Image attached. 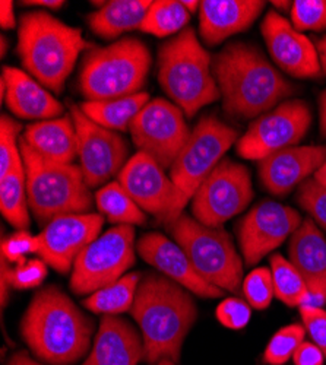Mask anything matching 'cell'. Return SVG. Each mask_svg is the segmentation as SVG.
I'll return each mask as SVG.
<instances>
[{
	"label": "cell",
	"mask_w": 326,
	"mask_h": 365,
	"mask_svg": "<svg viewBox=\"0 0 326 365\" xmlns=\"http://www.w3.org/2000/svg\"><path fill=\"white\" fill-rule=\"evenodd\" d=\"M131 313L142 331L146 362L180 359L185 339L198 317L195 299L186 288L164 275L146 273L138 285Z\"/></svg>",
	"instance_id": "6da1fadb"
},
{
	"label": "cell",
	"mask_w": 326,
	"mask_h": 365,
	"mask_svg": "<svg viewBox=\"0 0 326 365\" xmlns=\"http://www.w3.org/2000/svg\"><path fill=\"white\" fill-rule=\"evenodd\" d=\"M224 110L235 117L255 118L291 97L295 88L248 43H231L213 62Z\"/></svg>",
	"instance_id": "7a4b0ae2"
},
{
	"label": "cell",
	"mask_w": 326,
	"mask_h": 365,
	"mask_svg": "<svg viewBox=\"0 0 326 365\" xmlns=\"http://www.w3.org/2000/svg\"><path fill=\"white\" fill-rule=\"evenodd\" d=\"M24 342L40 361L50 365H72L91 345L94 322L58 288L39 291L19 324Z\"/></svg>",
	"instance_id": "3957f363"
},
{
	"label": "cell",
	"mask_w": 326,
	"mask_h": 365,
	"mask_svg": "<svg viewBox=\"0 0 326 365\" xmlns=\"http://www.w3.org/2000/svg\"><path fill=\"white\" fill-rule=\"evenodd\" d=\"M94 48L82 31L47 12H28L21 16L18 54L26 72L54 93H62L68 76L83 50Z\"/></svg>",
	"instance_id": "277c9868"
},
{
	"label": "cell",
	"mask_w": 326,
	"mask_h": 365,
	"mask_svg": "<svg viewBox=\"0 0 326 365\" xmlns=\"http://www.w3.org/2000/svg\"><path fill=\"white\" fill-rule=\"evenodd\" d=\"M158 81L164 93L188 117L221 98L211 57L192 28H185L161 46Z\"/></svg>",
	"instance_id": "5b68a950"
},
{
	"label": "cell",
	"mask_w": 326,
	"mask_h": 365,
	"mask_svg": "<svg viewBox=\"0 0 326 365\" xmlns=\"http://www.w3.org/2000/svg\"><path fill=\"white\" fill-rule=\"evenodd\" d=\"M19 150L26 173L28 205L43 227L53 220L73 214H88L93 195L81 167L49 161L19 139Z\"/></svg>",
	"instance_id": "8992f818"
},
{
	"label": "cell",
	"mask_w": 326,
	"mask_h": 365,
	"mask_svg": "<svg viewBox=\"0 0 326 365\" xmlns=\"http://www.w3.org/2000/svg\"><path fill=\"white\" fill-rule=\"evenodd\" d=\"M151 51L135 37H125L83 57L79 88L86 101H104L141 93L151 68Z\"/></svg>",
	"instance_id": "52a82bcc"
},
{
	"label": "cell",
	"mask_w": 326,
	"mask_h": 365,
	"mask_svg": "<svg viewBox=\"0 0 326 365\" xmlns=\"http://www.w3.org/2000/svg\"><path fill=\"white\" fill-rule=\"evenodd\" d=\"M168 231L206 282L223 291L240 295L243 262L224 228L203 225L195 218L182 214L168 225Z\"/></svg>",
	"instance_id": "ba28073f"
},
{
	"label": "cell",
	"mask_w": 326,
	"mask_h": 365,
	"mask_svg": "<svg viewBox=\"0 0 326 365\" xmlns=\"http://www.w3.org/2000/svg\"><path fill=\"white\" fill-rule=\"evenodd\" d=\"M239 132L215 115H203L170 168V178L179 189L183 203L193 197L203 180L223 161L237 142Z\"/></svg>",
	"instance_id": "9c48e42d"
},
{
	"label": "cell",
	"mask_w": 326,
	"mask_h": 365,
	"mask_svg": "<svg viewBox=\"0 0 326 365\" xmlns=\"http://www.w3.org/2000/svg\"><path fill=\"white\" fill-rule=\"evenodd\" d=\"M133 263L135 228L113 227L78 256L71 275V289L76 295H91L125 277Z\"/></svg>",
	"instance_id": "30bf717a"
},
{
	"label": "cell",
	"mask_w": 326,
	"mask_h": 365,
	"mask_svg": "<svg viewBox=\"0 0 326 365\" xmlns=\"http://www.w3.org/2000/svg\"><path fill=\"white\" fill-rule=\"evenodd\" d=\"M252 199L249 170L243 164L225 158L193 195L192 214L200 224L218 228L243 212Z\"/></svg>",
	"instance_id": "8fae6325"
},
{
	"label": "cell",
	"mask_w": 326,
	"mask_h": 365,
	"mask_svg": "<svg viewBox=\"0 0 326 365\" xmlns=\"http://www.w3.org/2000/svg\"><path fill=\"white\" fill-rule=\"evenodd\" d=\"M312 125V113L303 100H288L262 114L237 140V154L262 161L285 148L295 146Z\"/></svg>",
	"instance_id": "7c38bea8"
},
{
	"label": "cell",
	"mask_w": 326,
	"mask_h": 365,
	"mask_svg": "<svg viewBox=\"0 0 326 365\" xmlns=\"http://www.w3.org/2000/svg\"><path fill=\"white\" fill-rule=\"evenodd\" d=\"M129 132L138 150L156 160L163 170L171 168L190 136L183 110L164 98L148 103Z\"/></svg>",
	"instance_id": "4fadbf2b"
},
{
	"label": "cell",
	"mask_w": 326,
	"mask_h": 365,
	"mask_svg": "<svg viewBox=\"0 0 326 365\" xmlns=\"http://www.w3.org/2000/svg\"><path fill=\"white\" fill-rule=\"evenodd\" d=\"M118 182L143 212L170 225L183 214L182 195L160 164L143 152H136L118 173Z\"/></svg>",
	"instance_id": "5bb4252c"
},
{
	"label": "cell",
	"mask_w": 326,
	"mask_h": 365,
	"mask_svg": "<svg viewBox=\"0 0 326 365\" xmlns=\"http://www.w3.org/2000/svg\"><path fill=\"white\" fill-rule=\"evenodd\" d=\"M71 115L78 136V157L85 182L98 187L121 173L129 158V145L122 135L88 118L81 107L72 106Z\"/></svg>",
	"instance_id": "9a60e30c"
},
{
	"label": "cell",
	"mask_w": 326,
	"mask_h": 365,
	"mask_svg": "<svg viewBox=\"0 0 326 365\" xmlns=\"http://www.w3.org/2000/svg\"><path fill=\"white\" fill-rule=\"evenodd\" d=\"M302 217L295 209L274 200L256 205L239 224V242L248 266L260 262L278 249L302 225Z\"/></svg>",
	"instance_id": "2e32d148"
},
{
	"label": "cell",
	"mask_w": 326,
	"mask_h": 365,
	"mask_svg": "<svg viewBox=\"0 0 326 365\" xmlns=\"http://www.w3.org/2000/svg\"><path fill=\"white\" fill-rule=\"evenodd\" d=\"M103 224L104 217L93 212L58 217L37 235V255L54 270L68 273L78 256L100 237Z\"/></svg>",
	"instance_id": "e0dca14e"
},
{
	"label": "cell",
	"mask_w": 326,
	"mask_h": 365,
	"mask_svg": "<svg viewBox=\"0 0 326 365\" xmlns=\"http://www.w3.org/2000/svg\"><path fill=\"white\" fill-rule=\"evenodd\" d=\"M262 36L274 62L288 75L313 79L322 73L317 48L278 12L270 11L262 22Z\"/></svg>",
	"instance_id": "ac0fdd59"
},
{
	"label": "cell",
	"mask_w": 326,
	"mask_h": 365,
	"mask_svg": "<svg viewBox=\"0 0 326 365\" xmlns=\"http://www.w3.org/2000/svg\"><path fill=\"white\" fill-rule=\"evenodd\" d=\"M138 255L148 263L154 266L164 277L177 282L202 298H220L224 297L223 289L206 282L183 249L163 234L150 232L139 238L136 245Z\"/></svg>",
	"instance_id": "d6986e66"
},
{
	"label": "cell",
	"mask_w": 326,
	"mask_h": 365,
	"mask_svg": "<svg viewBox=\"0 0 326 365\" xmlns=\"http://www.w3.org/2000/svg\"><path fill=\"white\" fill-rule=\"evenodd\" d=\"M326 161V146H290L259 161L263 187L275 196L288 195Z\"/></svg>",
	"instance_id": "ffe728a7"
},
{
	"label": "cell",
	"mask_w": 326,
	"mask_h": 365,
	"mask_svg": "<svg viewBox=\"0 0 326 365\" xmlns=\"http://www.w3.org/2000/svg\"><path fill=\"white\" fill-rule=\"evenodd\" d=\"M265 5L260 0H203L199 8V31L203 41L217 46L246 31Z\"/></svg>",
	"instance_id": "44dd1931"
},
{
	"label": "cell",
	"mask_w": 326,
	"mask_h": 365,
	"mask_svg": "<svg viewBox=\"0 0 326 365\" xmlns=\"http://www.w3.org/2000/svg\"><path fill=\"white\" fill-rule=\"evenodd\" d=\"M288 255L307 285L309 301L326 302V240L310 218L291 235Z\"/></svg>",
	"instance_id": "7402d4cb"
},
{
	"label": "cell",
	"mask_w": 326,
	"mask_h": 365,
	"mask_svg": "<svg viewBox=\"0 0 326 365\" xmlns=\"http://www.w3.org/2000/svg\"><path fill=\"white\" fill-rule=\"evenodd\" d=\"M143 358V341L122 317L103 316L90 356L83 365H138Z\"/></svg>",
	"instance_id": "603a6c76"
},
{
	"label": "cell",
	"mask_w": 326,
	"mask_h": 365,
	"mask_svg": "<svg viewBox=\"0 0 326 365\" xmlns=\"http://www.w3.org/2000/svg\"><path fill=\"white\" fill-rule=\"evenodd\" d=\"M2 79L6 85L5 101L19 118L43 121L57 118L63 113V106L26 72L5 66Z\"/></svg>",
	"instance_id": "cb8c5ba5"
},
{
	"label": "cell",
	"mask_w": 326,
	"mask_h": 365,
	"mask_svg": "<svg viewBox=\"0 0 326 365\" xmlns=\"http://www.w3.org/2000/svg\"><path fill=\"white\" fill-rule=\"evenodd\" d=\"M22 139L39 155L53 163L72 164L78 157V136L72 115L29 125Z\"/></svg>",
	"instance_id": "d4e9b609"
},
{
	"label": "cell",
	"mask_w": 326,
	"mask_h": 365,
	"mask_svg": "<svg viewBox=\"0 0 326 365\" xmlns=\"http://www.w3.org/2000/svg\"><path fill=\"white\" fill-rule=\"evenodd\" d=\"M151 0H113L88 15V25L98 37L111 40L141 28Z\"/></svg>",
	"instance_id": "484cf974"
},
{
	"label": "cell",
	"mask_w": 326,
	"mask_h": 365,
	"mask_svg": "<svg viewBox=\"0 0 326 365\" xmlns=\"http://www.w3.org/2000/svg\"><path fill=\"white\" fill-rule=\"evenodd\" d=\"M150 101V94L141 91L138 94L122 98L85 101L79 107L82 113L88 118H91L94 123L114 132H125L131 128L132 121L141 113V110Z\"/></svg>",
	"instance_id": "4316f807"
},
{
	"label": "cell",
	"mask_w": 326,
	"mask_h": 365,
	"mask_svg": "<svg viewBox=\"0 0 326 365\" xmlns=\"http://www.w3.org/2000/svg\"><path fill=\"white\" fill-rule=\"evenodd\" d=\"M28 207L26 173L21 155L14 168L0 178V210L12 227L25 231L29 227Z\"/></svg>",
	"instance_id": "83f0119b"
},
{
	"label": "cell",
	"mask_w": 326,
	"mask_h": 365,
	"mask_svg": "<svg viewBox=\"0 0 326 365\" xmlns=\"http://www.w3.org/2000/svg\"><path fill=\"white\" fill-rule=\"evenodd\" d=\"M141 279L142 275L138 272L126 273L114 284L91 294L83 301V306L93 313L103 316H117L131 312Z\"/></svg>",
	"instance_id": "f1b7e54d"
},
{
	"label": "cell",
	"mask_w": 326,
	"mask_h": 365,
	"mask_svg": "<svg viewBox=\"0 0 326 365\" xmlns=\"http://www.w3.org/2000/svg\"><path fill=\"white\" fill-rule=\"evenodd\" d=\"M97 206L110 222L118 225H142L146 221L145 212L132 199L118 181H111L96 195Z\"/></svg>",
	"instance_id": "f546056e"
},
{
	"label": "cell",
	"mask_w": 326,
	"mask_h": 365,
	"mask_svg": "<svg viewBox=\"0 0 326 365\" xmlns=\"http://www.w3.org/2000/svg\"><path fill=\"white\" fill-rule=\"evenodd\" d=\"M190 19V12L182 2L175 0H157L146 12L141 31L156 37H168L182 33Z\"/></svg>",
	"instance_id": "4dcf8cb0"
},
{
	"label": "cell",
	"mask_w": 326,
	"mask_h": 365,
	"mask_svg": "<svg viewBox=\"0 0 326 365\" xmlns=\"http://www.w3.org/2000/svg\"><path fill=\"white\" fill-rule=\"evenodd\" d=\"M271 272L275 297L290 307H302L310 299V292L300 272L281 255L271 256Z\"/></svg>",
	"instance_id": "1f68e13d"
},
{
	"label": "cell",
	"mask_w": 326,
	"mask_h": 365,
	"mask_svg": "<svg viewBox=\"0 0 326 365\" xmlns=\"http://www.w3.org/2000/svg\"><path fill=\"white\" fill-rule=\"evenodd\" d=\"M305 334L306 329L302 324H290L280 329L265 349V362H268L270 365L285 364L305 342Z\"/></svg>",
	"instance_id": "d6a6232c"
},
{
	"label": "cell",
	"mask_w": 326,
	"mask_h": 365,
	"mask_svg": "<svg viewBox=\"0 0 326 365\" xmlns=\"http://www.w3.org/2000/svg\"><path fill=\"white\" fill-rule=\"evenodd\" d=\"M291 24L297 31H325L326 0H295L291 6Z\"/></svg>",
	"instance_id": "836d02e7"
},
{
	"label": "cell",
	"mask_w": 326,
	"mask_h": 365,
	"mask_svg": "<svg viewBox=\"0 0 326 365\" xmlns=\"http://www.w3.org/2000/svg\"><path fill=\"white\" fill-rule=\"evenodd\" d=\"M243 294L253 309L263 310L268 307L275 295L272 272L266 267L252 270L243 281Z\"/></svg>",
	"instance_id": "e575fe53"
},
{
	"label": "cell",
	"mask_w": 326,
	"mask_h": 365,
	"mask_svg": "<svg viewBox=\"0 0 326 365\" xmlns=\"http://www.w3.org/2000/svg\"><path fill=\"white\" fill-rule=\"evenodd\" d=\"M22 125L15 118L4 114L0 120V178L5 177L21 158L18 136Z\"/></svg>",
	"instance_id": "d590c367"
},
{
	"label": "cell",
	"mask_w": 326,
	"mask_h": 365,
	"mask_svg": "<svg viewBox=\"0 0 326 365\" xmlns=\"http://www.w3.org/2000/svg\"><path fill=\"white\" fill-rule=\"evenodd\" d=\"M300 206L326 231V189L312 178L302 182L297 193Z\"/></svg>",
	"instance_id": "8d00e7d4"
},
{
	"label": "cell",
	"mask_w": 326,
	"mask_h": 365,
	"mask_svg": "<svg viewBox=\"0 0 326 365\" xmlns=\"http://www.w3.org/2000/svg\"><path fill=\"white\" fill-rule=\"evenodd\" d=\"M9 284L16 289H31L41 285L47 277V263L43 259H31L18 263L8 270Z\"/></svg>",
	"instance_id": "74e56055"
},
{
	"label": "cell",
	"mask_w": 326,
	"mask_h": 365,
	"mask_svg": "<svg viewBox=\"0 0 326 365\" xmlns=\"http://www.w3.org/2000/svg\"><path fill=\"white\" fill-rule=\"evenodd\" d=\"M29 253H39V238L26 231H18L2 240V257L8 263H22Z\"/></svg>",
	"instance_id": "f35d334b"
},
{
	"label": "cell",
	"mask_w": 326,
	"mask_h": 365,
	"mask_svg": "<svg viewBox=\"0 0 326 365\" xmlns=\"http://www.w3.org/2000/svg\"><path fill=\"white\" fill-rule=\"evenodd\" d=\"M252 316L249 304L239 298H225L217 307L218 322L233 330H240L248 326Z\"/></svg>",
	"instance_id": "ab89813d"
},
{
	"label": "cell",
	"mask_w": 326,
	"mask_h": 365,
	"mask_svg": "<svg viewBox=\"0 0 326 365\" xmlns=\"http://www.w3.org/2000/svg\"><path fill=\"white\" fill-rule=\"evenodd\" d=\"M300 316L315 345L320 348L326 358V312L317 306L303 304L300 307Z\"/></svg>",
	"instance_id": "60d3db41"
},
{
	"label": "cell",
	"mask_w": 326,
	"mask_h": 365,
	"mask_svg": "<svg viewBox=\"0 0 326 365\" xmlns=\"http://www.w3.org/2000/svg\"><path fill=\"white\" fill-rule=\"evenodd\" d=\"M295 365H323L325 355L320 348L312 342H303L294 354Z\"/></svg>",
	"instance_id": "b9f144b4"
},
{
	"label": "cell",
	"mask_w": 326,
	"mask_h": 365,
	"mask_svg": "<svg viewBox=\"0 0 326 365\" xmlns=\"http://www.w3.org/2000/svg\"><path fill=\"white\" fill-rule=\"evenodd\" d=\"M0 25H2L4 29H12L16 25L14 2H11V0H2L0 2Z\"/></svg>",
	"instance_id": "7bdbcfd3"
},
{
	"label": "cell",
	"mask_w": 326,
	"mask_h": 365,
	"mask_svg": "<svg viewBox=\"0 0 326 365\" xmlns=\"http://www.w3.org/2000/svg\"><path fill=\"white\" fill-rule=\"evenodd\" d=\"M8 270H9V263L5 257H2V275H0V285H2V309H5L6 306V299L9 297L8 289L11 288Z\"/></svg>",
	"instance_id": "ee69618b"
},
{
	"label": "cell",
	"mask_w": 326,
	"mask_h": 365,
	"mask_svg": "<svg viewBox=\"0 0 326 365\" xmlns=\"http://www.w3.org/2000/svg\"><path fill=\"white\" fill-rule=\"evenodd\" d=\"M8 365H44L33 359L26 352H16L8 362Z\"/></svg>",
	"instance_id": "f6af8a7d"
},
{
	"label": "cell",
	"mask_w": 326,
	"mask_h": 365,
	"mask_svg": "<svg viewBox=\"0 0 326 365\" xmlns=\"http://www.w3.org/2000/svg\"><path fill=\"white\" fill-rule=\"evenodd\" d=\"M22 5H29V6H44V8H53L58 9L65 5L63 0H26V2H22Z\"/></svg>",
	"instance_id": "bcb514c9"
},
{
	"label": "cell",
	"mask_w": 326,
	"mask_h": 365,
	"mask_svg": "<svg viewBox=\"0 0 326 365\" xmlns=\"http://www.w3.org/2000/svg\"><path fill=\"white\" fill-rule=\"evenodd\" d=\"M319 114H320V133L326 138V91H323L319 100Z\"/></svg>",
	"instance_id": "7dc6e473"
},
{
	"label": "cell",
	"mask_w": 326,
	"mask_h": 365,
	"mask_svg": "<svg viewBox=\"0 0 326 365\" xmlns=\"http://www.w3.org/2000/svg\"><path fill=\"white\" fill-rule=\"evenodd\" d=\"M317 54H319L322 71H323L325 75H326V36H325L323 38H320L319 43H317Z\"/></svg>",
	"instance_id": "c3c4849f"
},
{
	"label": "cell",
	"mask_w": 326,
	"mask_h": 365,
	"mask_svg": "<svg viewBox=\"0 0 326 365\" xmlns=\"http://www.w3.org/2000/svg\"><path fill=\"white\" fill-rule=\"evenodd\" d=\"M313 178L319 182V185L322 186V187H325L326 189V161L323 163V165L315 173V175H313Z\"/></svg>",
	"instance_id": "681fc988"
},
{
	"label": "cell",
	"mask_w": 326,
	"mask_h": 365,
	"mask_svg": "<svg viewBox=\"0 0 326 365\" xmlns=\"http://www.w3.org/2000/svg\"><path fill=\"white\" fill-rule=\"evenodd\" d=\"M183 6L192 14V12H196V9L200 8V2H198V0H183Z\"/></svg>",
	"instance_id": "f907efd6"
},
{
	"label": "cell",
	"mask_w": 326,
	"mask_h": 365,
	"mask_svg": "<svg viewBox=\"0 0 326 365\" xmlns=\"http://www.w3.org/2000/svg\"><path fill=\"white\" fill-rule=\"evenodd\" d=\"M272 5H274L275 8H280V9H288V8L292 6L291 2H272Z\"/></svg>",
	"instance_id": "816d5d0a"
},
{
	"label": "cell",
	"mask_w": 326,
	"mask_h": 365,
	"mask_svg": "<svg viewBox=\"0 0 326 365\" xmlns=\"http://www.w3.org/2000/svg\"><path fill=\"white\" fill-rule=\"evenodd\" d=\"M6 38L5 37H2V38H0V43H2V57L6 54Z\"/></svg>",
	"instance_id": "f5cc1de1"
},
{
	"label": "cell",
	"mask_w": 326,
	"mask_h": 365,
	"mask_svg": "<svg viewBox=\"0 0 326 365\" xmlns=\"http://www.w3.org/2000/svg\"><path fill=\"white\" fill-rule=\"evenodd\" d=\"M156 365H175V364L173 361H170V359H163V361L157 362Z\"/></svg>",
	"instance_id": "db71d44e"
}]
</instances>
